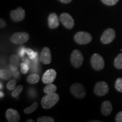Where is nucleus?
Instances as JSON below:
<instances>
[{
	"mask_svg": "<svg viewBox=\"0 0 122 122\" xmlns=\"http://www.w3.org/2000/svg\"><path fill=\"white\" fill-rule=\"evenodd\" d=\"M59 100V96L56 93L46 94L42 98L41 104L44 109H49L57 104Z\"/></svg>",
	"mask_w": 122,
	"mask_h": 122,
	"instance_id": "nucleus-1",
	"label": "nucleus"
},
{
	"mask_svg": "<svg viewBox=\"0 0 122 122\" xmlns=\"http://www.w3.org/2000/svg\"><path fill=\"white\" fill-rule=\"evenodd\" d=\"M92 37L89 33L86 32H78L74 36V40L79 45H86L90 43Z\"/></svg>",
	"mask_w": 122,
	"mask_h": 122,
	"instance_id": "nucleus-2",
	"label": "nucleus"
},
{
	"mask_svg": "<svg viewBox=\"0 0 122 122\" xmlns=\"http://www.w3.org/2000/svg\"><path fill=\"white\" fill-rule=\"evenodd\" d=\"M84 61V57L81 52L79 50H73L71 53L70 61L75 68H79L81 66Z\"/></svg>",
	"mask_w": 122,
	"mask_h": 122,
	"instance_id": "nucleus-3",
	"label": "nucleus"
},
{
	"mask_svg": "<svg viewBox=\"0 0 122 122\" xmlns=\"http://www.w3.org/2000/svg\"><path fill=\"white\" fill-rule=\"evenodd\" d=\"M70 92L75 97L79 99L84 98L86 94L84 87L80 83H75L71 85Z\"/></svg>",
	"mask_w": 122,
	"mask_h": 122,
	"instance_id": "nucleus-4",
	"label": "nucleus"
},
{
	"mask_svg": "<svg viewBox=\"0 0 122 122\" xmlns=\"http://www.w3.org/2000/svg\"><path fill=\"white\" fill-rule=\"evenodd\" d=\"M91 63L92 68L96 71L102 70L105 66V62L102 57L97 53L92 55L91 59Z\"/></svg>",
	"mask_w": 122,
	"mask_h": 122,
	"instance_id": "nucleus-5",
	"label": "nucleus"
},
{
	"mask_svg": "<svg viewBox=\"0 0 122 122\" xmlns=\"http://www.w3.org/2000/svg\"><path fill=\"white\" fill-rule=\"evenodd\" d=\"M30 39V35L27 32H17L12 35L10 41L12 43L16 45H21L25 43Z\"/></svg>",
	"mask_w": 122,
	"mask_h": 122,
	"instance_id": "nucleus-6",
	"label": "nucleus"
},
{
	"mask_svg": "<svg viewBox=\"0 0 122 122\" xmlns=\"http://www.w3.org/2000/svg\"><path fill=\"white\" fill-rule=\"evenodd\" d=\"M115 36V30L112 28H107L102 35L101 37V41L103 44H109L114 40Z\"/></svg>",
	"mask_w": 122,
	"mask_h": 122,
	"instance_id": "nucleus-7",
	"label": "nucleus"
},
{
	"mask_svg": "<svg viewBox=\"0 0 122 122\" xmlns=\"http://www.w3.org/2000/svg\"><path fill=\"white\" fill-rule=\"evenodd\" d=\"M107 84L105 81H99L96 84L94 88V94L97 96H103L109 92Z\"/></svg>",
	"mask_w": 122,
	"mask_h": 122,
	"instance_id": "nucleus-8",
	"label": "nucleus"
},
{
	"mask_svg": "<svg viewBox=\"0 0 122 122\" xmlns=\"http://www.w3.org/2000/svg\"><path fill=\"white\" fill-rule=\"evenodd\" d=\"M60 21L65 28L67 29H72L75 25L74 20L69 14L63 13L61 14L59 16Z\"/></svg>",
	"mask_w": 122,
	"mask_h": 122,
	"instance_id": "nucleus-9",
	"label": "nucleus"
},
{
	"mask_svg": "<svg viewBox=\"0 0 122 122\" xmlns=\"http://www.w3.org/2000/svg\"><path fill=\"white\" fill-rule=\"evenodd\" d=\"M25 12L21 7H18L16 10L10 12V18L12 20L15 22H21L25 18Z\"/></svg>",
	"mask_w": 122,
	"mask_h": 122,
	"instance_id": "nucleus-10",
	"label": "nucleus"
},
{
	"mask_svg": "<svg viewBox=\"0 0 122 122\" xmlns=\"http://www.w3.org/2000/svg\"><path fill=\"white\" fill-rule=\"evenodd\" d=\"M57 76V72L54 69H49L46 71L42 77V81L46 84L52 83Z\"/></svg>",
	"mask_w": 122,
	"mask_h": 122,
	"instance_id": "nucleus-11",
	"label": "nucleus"
},
{
	"mask_svg": "<svg viewBox=\"0 0 122 122\" xmlns=\"http://www.w3.org/2000/svg\"><path fill=\"white\" fill-rule=\"evenodd\" d=\"M40 61L45 65H49L51 62V54L50 49L48 47H45L42 50L40 57Z\"/></svg>",
	"mask_w": 122,
	"mask_h": 122,
	"instance_id": "nucleus-12",
	"label": "nucleus"
},
{
	"mask_svg": "<svg viewBox=\"0 0 122 122\" xmlns=\"http://www.w3.org/2000/svg\"><path fill=\"white\" fill-rule=\"evenodd\" d=\"M6 118L9 122H18L20 119L19 112L13 109L7 110L6 111Z\"/></svg>",
	"mask_w": 122,
	"mask_h": 122,
	"instance_id": "nucleus-13",
	"label": "nucleus"
},
{
	"mask_svg": "<svg viewBox=\"0 0 122 122\" xmlns=\"http://www.w3.org/2000/svg\"><path fill=\"white\" fill-rule=\"evenodd\" d=\"M59 21L58 15L56 13H52L49 15L48 17V26L50 29H55L58 27L59 25Z\"/></svg>",
	"mask_w": 122,
	"mask_h": 122,
	"instance_id": "nucleus-14",
	"label": "nucleus"
},
{
	"mask_svg": "<svg viewBox=\"0 0 122 122\" xmlns=\"http://www.w3.org/2000/svg\"><path fill=\"white\" fill-rule=\"evenodd\" d=\"M10 69L11 71H15L18 70L20 66V57L16 54H13L10 58Z\"/></svg>",
	"mask_w": 122,
	"mask_h": 122,
	"instance_id": "nucleus-15",
	"label": "nucleus"
},
{
	"mask_svg": "<svg viewBox=\"0 0 122 122\" xmlns=\"http://www.w3.org/2000/svg\"><path fill=\"white\" fill-rule=\"evenodd\" d=\"M101 113L105 116H109L111 113L112 110V107L111 102L109 101H105L102 103Z\"/></svg>",
	"mask_w": 122,
	"mask_h": 122,
	"instance_id": "nucleus-16",
	"label": "nucleus"
},
{
	"mask_svg": "<svg viewBox=\"0 0 122 122\" xmlns=\"http://www.w3.org/2000/svg\"><path fill=\"white\" fill-rule=\"evenodd\" d=\"M40 80V76L37 74H33L28 76L27 78V81L29 84H35L39 82Z\"/></svg>",
	"mask_w": 122,
	"mask_h": 122,
	"instance_id": "nucleus-17",
	"label": "nucleus"
},
{
	"mask_svg": "<svg viewBox=\"0 0 122 122\" xmlns=\"http://www.w3.org/2000/svg\"><path fill=\"white\" fill-rule=\"evenodd\" d=\"M57 86L51 83L49 84H48L44 88V92L46 94L54 93H56V92L57 91Z\"/></svg>",
	"mask_w": 122,
	"mask_h": 122,
	"instance_id": "nucleus-18",
	"label": "nucleus"
},
{
	"mask_svg": "<svg viewBox=\"0 0 122 122\" xmlns=\"http://www.w3.org/2000/svg\"><path fill=\"white\" fill-rule=\"evenodd\" d=\"M114 66L118 69H122V53L119 54L114 59Z\"/></svg>",
	"mask_w": 122,
	"mask_h": 122,
	"instance_id": "nucleus-19",
	"label": "nucleus"
},
{
	"mask_svg": "<svg viewBox=\"0 0 122 122\" xmlns=\"http://www.w3.org/2000/svg\"><path fill=\"white\" fill-rule=\"evenodd\" d=\"M0 77L1 79L9 80L11 77V74L6 70L1 69L0 70Z\"/></svg>",
	"mask_w": 122,
	"mask_h": 122,
	"instance_id": "nucleus-20",
	"label": "nucleus"
},
{
	"mask_svg": "<svg viewBox=\"0 0 122 122\" xmlns=\"http://www.w3.org/2000/svg\"><path fill=\"white\" fill-rule=\"evenodd\" d=\"M38 107V103L37 102H34L32 105H30V106L27 107L26 109L24 110V112L25 114H30L32 113L34 111L37 109Z\"/></svg>",
	"mask_w": 122,
	"mask_h": 122,
	"instance_id": "nucleus-21",
	"label": "nucleus"
},
{
	"mask_svg": "<svg viewBox=\"0 0 122 122\" xmlns=\"http://www.w3.org/2000/svg\"><path fill=\"white\" fill-rule=\"evenodd\" d=\"M23 89V87L22 85H18V86H16V87L13 90V92H12V97H14V98H16V97H18V96H19V94H20L21 92H22Z\"/></svg>",
	"mask_w": 122,
	"mask_h": 122,
	"instance_id": "nucleus-22",
	"label": "nucleus"
},
{
	"mask_svg": "<svg viewBox=\"0 0 122 122\" xmlns=\"http://www.w3.org/2000/svg\"><path fill=\"white\" fill-rule=\"evenodd\" d=\"M26 53L28 56L29 58L31 59V60L35 59L37 57V53L33 51V50L31 49L26 48Z\"/></svg>",
	"mask_w": 122,
	"mask_h": 122,
	"instance_id": "nucleus-23",
	"label": "nucleus"
},
{
	"mask_svg": "<svg viewBox=\"0 0 122 122\" xmlns=\"http://www.w3.org/2000/svg\"><path fill=\"white\" fill-rule=\"evenodd\" d=\"M20 71L23 74H26L30 70V66L25 63V62H23L20 65Z\"/></svg>",
	"mask_w": 122,
	"mask_h": 122,
	"instance_id": "nucleus-24",
	"label": "nucleus"
},
{
	"mask_svg": "<svg viewBox=\"0 0 122 122\" xmlns=\"http://www.w3.org/2000/svg\"><path fill=\"white\" fill-rule=\"evenodd\" d=\"M37 122H54V119L50 117H47V116H43L37 118Z\"/></svg>",
	"mask_w": 122,
	"mask_h": 122,
	"instance_id": "nucleus-25",
	"label": "nucleus"
},
{
	"mask_svg": "<svg viewBox=\"0 0 122 122\" xmlns=\"http://www.w3.org/2000/svg\"><path fill=\"white\" fill-rule=\"evenodd\" d=\"M16 81L15 79L10 80L7 84V89L9 90V91H13V90H14L16 88Z\"/></svg>",
	"mask_w": 122,
	"mask_h": 122,
	"instance_id": "nucleus-26",
	"label": "nucleus"
},
{
	"mask_svg": "<svg viewBox=\"0 0 122 122\" xmlns=\"http://www.w3.org/2000/svg\"><path fill=\"white\" fill-rule=\"evenodd\" d=\"M115 88L119 92L122 93V78H118L116 80Z\"/></svg>",
	"mask_w": 122,
	"mask_h": 122,
	"instance_id": "nucleus-27",
	"label": "nucleus"
},
{
	"mask_svg": "<svg viewBox=\"0 0 122 122\" xmlns=\"http://www.w3.org/2000/svg\"><path fill=\"white\" fill-rule=\"evenodd\" d=\"M102 2L107 6H113L117 4L119 0H101Z\"/></svg>",
	"mask_w": 122,
	"mask_h": 122,
	"instance_id": "nucleus-28",
	"label": "nucleus"
},
{
	"mask_svg": "<svg viewBox=\"0 0 122 122\" xmlns=\"http://www.w3.org/2000/svg\"><path fill=\"white\" fill-rule=\"evenodd\" d=\"M25 53H26V48H25L24 46L20 47L18 51V54H19V57L20 58H23Z\"/></svg>",
	"mask_w": 122,
	"mask_h": 122,
	"instance_id": "nucleus-29",
	"label": "nucleus"
},
{
	"mask_svg": "<svg viewBox=\"0 0 122 122\" xmlns=\"http://www.w3.org/2000/svg\"><path fill=\"white\" fill-rule=\"evenodd\" d=\"M115 121L117 122H122V111L118 112L116 115Z\"/></svg>",
	"mask_w": 122,
	"mask_h": 122,
	"instance_id": "nucleus-30",
	"label": "nucleus"
},
{
	"mask_svg": "<svg viewBox=\"0 0 122 122\" xmlns=\"http://www.w3.org/2000/svg\"><path fill=\"white\" fill-rule=\"evenodd\" d=\"M6 27V23L4 19H0V28H4Z\"/></svg>",
	"mask_w": 122,
	"mask_h": 122,
	"instance_id": "nucleus-31",
	"label": "nucleus"
},
{
	"mask_svg": "<svg viewBox=\"0 0 122 122\" xmlns=\"http://www.w3.org/2000/svg\"><path fill=\"white\" fill-rule=\"evenodd\" d=\"M12 72H13V76H14L15 77H16V78H19L20 75H19V71H18V70H16V71H12Z\"/></svg>",
	"mask_w": 122,
	"mask_h": 122,
	"instance_id": "nucleus-32",
	"label": "nucleus"
},
{
	"mask_svg": "<svg viewBox=\"0 0 122 122\" xmlns=\"http://www.w3.org/2000/svg\"><path fill=\"white\" fill-rule=\"evenodd\" d=\"M59 1H60L61 2L63 3V4H69L72 1V0H58Z\"/></svg>",
	"mask_w": 122,
	"mask_h": 122,
	"instance_id": "nucleus-33",
	"label": "nucleus"
},
{
	"mask_svg": "<svg viewBox=\"0 0 122 122\" xmlns=\"http://www.w3.org/2000/svg\"><path fill=\"white\" fill-rule=\"evenodd\" d=\"M23 61H24L23 62H25V63H26L27 64V65H28L29 66H30V63H31V62H30V59H27V58H25V59H24Z\"/></svg>",
	"mask_w": 122,
	"mask_h": 122,
	"instance_id": "nucleus-34",
	"label": "nucleus"
},
{
	"mask_svg": "<svg viewBox=\"0 0 122 122\" xmlns=\"http://www.w3.org/2000/svg\"><path fill=\"white\" fill-rule=\"evenodd\" d=\"M0 94H1V96H0L1 98H4V93L3 92L1 91V92H0Z\"/></svg>",
	"mask_w": 122,
	"mask_h": 122,
	"instance_id": "nucleus-35",
	"label": "nucleus"
},
{
	"mask_svg": "<svg viewBox=\"0 0 122 122\" xmlns=\"http://www.w3.org/2000/svg\"><path fill=\"white\" fill-rule=\"evenodd\" d=\"M27 122H34V120L32 119H28L27 120Z\"/></svg>",
	"mask_w": 122,
	"mask_h": 122,
	"instance_id": "nucleus-36",
	"label": "nucleus"
},
{
	"mask_svg": "<svg viewBox=\"0 0 122 122\" xmlns=\"http://www.w3.org/2000/svg\"><path fill=\"white\" fill-rule=\"evenodd\" d=\"M3 89V85L1 83V89Z\"/></svg>",
	"mask_w": 122,
	"mask_h": 122,
	"instance_id": "nucleus-37",
	"label": "nucleus"
}]
</instances>
